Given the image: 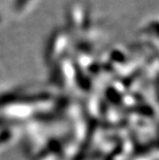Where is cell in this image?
I'll use <instances>...</instances> for the list:
<instances>
[{
    "label": "cell",
    "mask_w": 159,
    "mask_h": 160,
    "mask_svg": "<svg viewBox=\"0 0 159 160\" xmlns=\"http://www.w3.org/2000/svg\"><path fill=\"white\" fill-rule=\"evenodd\" d=\"M29 0H16L15 2V8L17 11H21L22 8H25V5L27 4Z\"/></svg>",
    "instance_id": "1"
}]
</instances>
